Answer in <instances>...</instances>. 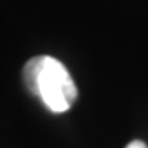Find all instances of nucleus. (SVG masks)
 Instances as JSON below:
<instances>
[{"instance_id": "nucleus-1", "label": "nucleus", "mask_w": 148, "mask_h": 148, "mask_svg": "<svg viewBox=\"0 0 148 148\" xmlns=\"http://www.w3.org/2000/svg\"><path fill=\"white\" fill-rule=\"evenodd\" d=\"M23 81L49 111H67L77 99V88L67 69L58 59L41 55L27 60L23 67Z\"/></svg>"}, {"instance_id": "nucleus-2", "label": "nucleus", "mask_w": 148, "mask_h": 148, "mask_svg": "<svg viewBox=\"0 0 148 148\" xmlns=\"http://www.w3.org/2000/svg\"><path fill=\"white\" fill-rule=\"evenodd\" d=\"M126 148H148V147L143 143V141H140V140H134V141H132V143L129 144Z\"/></svg>"}]
</instances>
